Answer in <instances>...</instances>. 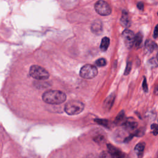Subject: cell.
Masks as SVG:
<instances>
[{"instance_id":"6da1fadb","label":"cell","mask_w":158,"mask_h":158,"mask_svg":"<svg viewBox=\"0 0 158 158\" xmlns=\"http://www.w3.org/2000/svg\"><path fill=\"white\" fill-rule=\"evenodd\" d=\"M42 99L48 104H60L66 100V95L61 91L49 90L43 93Z\"/></svg>"},{"instance_id":"7a4b0ae2","label":"cell","mask_w":158,"mask_h":158,"mask_svg":"<svg viewBox=\"0 0 158 158\" xmlns=\"http://www.w3.org/2000/svg\"><path fill=\"white\" fill-rule=\"evenodd\" d=\"M29 73L33 78L40 80H46L49 77V74L46 69L36 65L31 66L29 70Z\"/></svg>"},{"instance_id":"3957f363","label":"cell","mask_w":158,"mask_h":158,"mask_svg":"<svg viewBox=\"0 0 158 158\" xmlns=\"http://www.w3.org/2000/svg\"><path fill=\"white\" fill-rule=\"evenodd\" d=\"M84 104L78 101H71L68 102L65 106V112L70 115H77L83 111Z\"/></svg>"},{"instance_id":"277c9868","label":"cell","mask_w":158,"mask_h":158,"mask_svg":"<svg viewBox=\"0 0 158 158\" xmlns=\"http://www.w3.org/2000/svg\"><path fill=\"white\" fill-rule=\"evenodd\" d=\"M98 74V69L96 67L91 64H86L81 67L80 75L82 78L86 79H91L95 77Z\"/></svg>"},{"instance_id":"5b68a950","label":"cell","mask_w":158,"mask_h":158,"mask_svg":"<svg viewBox=\"0 0 158 158\" xmlns=\"http://www.w3.org/2000/svg\"><path fill=\"white\" fill-rule=\"evenodd\" d=\"M94 9L96 12L101 15L106 16L110 15L111 13V8L109 4L103 0L97 1L94 5Z\"/></svg>"},{"instance_id":"8992f818","label":"cell","mask_w":158,"mask_h":158,"mask_svg":"<svg viewBox=\"0 0 158 158\" xmlns=\"http://www.w3.org/2000/svg\"><path fill=\"white\" fill-rule=\"evenodd\" d=\"M122 38L127 48L130 49L132 48L133 44H135V36L132 31L130 30H125L122 32Z\"/></svg>"},{"instance_id":"52a82bcc","label":"cell","mask_w":158,"mask_h":158,"mask_svg":"<svg viewBox=\"0 0 158 158\" xmlns=\"http://www.w3.org/2000/svg\"><path fill=\"white\" fill-rule=\"evenodd\" d=\"M107 148L109 151L113 155V156L116 158H123L125 156L124 153H123L120 149L112 146V144H107Z\"/></svg>"},{"instance_id":"ba28073f","label":"cell","mask_w":158,"mask_h":158,"mask_svg":"<svg viewBox=\"0 0 158 158\" xmlns=\"http://www.w3.org/2000/svg\"><path fill=\"white\" fill-rule=\"evenodd\" d=\"M91 31L93 33L96 35H99L102 33V26L101 22L99 20H96L92 23Z\"/></svg>"},{"instance_id":"9c48e42d","label":"cell","mask_w":158,"mask_h":158,"mask_svg":"<svg viewBox=\"0 0 158 158\" xmlns=\"http://www.w3.org/2000/svg\"><path fill=\"white\" fill-rule=\"evenodd\" d=\"M120 23L123 27L126 28H128L130 26V24H131L130 20L128 13L125 11H123L122 16L120 19Z\"/></svg>"},{"instance_id":"30bf717a","label":"cell","mask_w":158,"mask_h":158,"mask_svg":"<svg viewBox=\"0 0 158 158\" xmlns=\"http://www.w3.org/2000/svg\"><path fill=\"white\" fill-rule=\"evenodd\" d=\"M157 45L156 43L151 40H147L145 42V49L147 52L151 53L156 48Z\"/></svg>"},{"instance_id":"8fae6325","label":"cell","mask_w":158,"mask_h":158,"mask_svg":"<svg viewBox=\"0 0 158 158\" xmlns=\"http://www.w3.org/2000/svg\"><path fill=\"white\" fill-rule=\"evenodd\" d=\"M144 148H145L144 143H139L138 144H137L135 148V151L137 154V156H138L139 157L141 156L144 150Z\"/></svg>"},{"instance_id":"7c38bea8","label":"cell","mask_w":158,"mask_h":158,"mask_svg":"<svg viewBox=\"0 0 158 158\" xmlns=\"http://www.w3.org/2000/svg\"><path fill=\"white\" fill-rule=\"evenodd\" d=\"M138 125L137 122L135 121H126L123 124V126L126 130H133L136 128Z\"/></svg>"},{"instance_id":"4fadbf2b","label":"cell","mask_w":158,"mask_h":158,"mask_svg":"<svg viewBox=\"0 0 158 158\" xmlns=\"http://www.w3.org/2000/svg\"><path fill=\"white\" fill-rule=\"evenodd\" d=\"M109 44H110V40H109V38H107V37H104L102 39L101 46H100L101 50L102 51H106L107 49V48H108V47L109 46Z\"/></svg>"},{"instance_id":"5bb4252c","label":"cell","mask_w":158,"mask_h":158,"mask_svg":"<svg viewBox=\"0 0 158 158\" xmlns=\"http://www.w3.org/2000/svg\"><path fill=\"white\" fill-rule=\"evenodd\" d=\"M143 41V35L141 33L139 32L135 35V45L136 48H139L142 43Z\"/></svg>"},{"instance_id":"9a60e30c","label":"cell","mask_w":158,"mask_h":158,"mask_svg":"<svg viewBox=\"0 0 158 158\" xmlns=\"http://www.w3.org/2000/svg\"><path fill=\"white\" fill-rule=\"evenodd\" d=\"M114 101V96H112V95L109 96L104 102V107L109 110V109L112 107Z\"/></svg>"},{"instance_id":"2e32d148","label":"cell","mask_w":158,"mask_h":158,"mask_svg":"<svg viewBox=\"0 0 158 158\" xmlns=\"http://www.w3.org/2000/svg\"><path fill=\"white\" fill-rule=\"evenodd\" d=\"M106 60L104 58H100L99 59H98L96 62H95V64L98 67H103V66H105L106 65Z\"/></svg>"},{"instance_id":"e0dca14e","label":"cell","mask_w":158,"mask_h":158,"mask_svg":"<svg viewBox=\"0 0 158 158\" xmlns=\"http://www.w3.org/2000/svg\"><path fill=\"white\" fill-rule=\"evenodd\" d=\"M100 158H114V157L109 151H102L100 154Z\"/></svg>"},{"instance_id":"ac0fdd59","label":"cell","mask_w":158,"mask_h":158,"mask_svg":"<svg viewBox=\"0 0 158 158\" xmlns=\"http://www.w3.org/2000/svg\"><path fill=\"white\" fill-rule=\"evenodd\" d=\"M149 64L151 67H156L158 65V60L157 59L152 58L148 62Z\"/></svg>"},{"instance_id":"d6986e66","label":"cell","mask_w":158,"mask_h":158,"mask_svg":"<svg viewBox=\"0 0 158 158\" xmlns=\"http://www.w3.org/2000/svg\"><path fill=\"white\" fill-rule=\"evenodd\" d=\"M151 129L152 130V133L154 136L158 135V125L156 123H153L151 126Z\"/></svg>"},{"instance_id":"ffe728a7","label":"cell","mask_w":158,"mask_h":158,"mask_svg":"<svg viewBox=\"0 0 158 158\" xmlns=\"http://www.w3.org/2000/svg\"><path fill=\"white\" fill-rule=\"evenodd\" d=\"M131 69V63L130 62H127V67H126V69H125L124 74H125V75L129 74V73H130Z\"/></svg>"},{"instance_id":"44dd1931","label":"cell","mask_w":158,"mask_h":158,"mask_svg":"<svg viewBox=\"0 0 158 158\" xmlns=\"http://www.w3.org/2000/svg\"><path fill=\"white\" fill-rule=\"evenodd\" d=\"M143 89L144 90V92H148V85H147V82H146V79L145 77H144V79H143Z\"/></svg>"},{"instance_id":"7402d4cb","label":"cell","mask_w":158,"mask_h":158,"mask_svg":"<svg viewBox=\"0 0 158 158\" xmlns=\"http://www.w3.org/2000/svg\"><path fill=\"white\" fill-rule=\"evenodd\" d=\"M153 37L154 39H156L158 38V24L155 27L154 33H153Z\"/></svg>"},{"instance_id":"603a6c76","label":"cell","mask_w":158,"mask_h":158,"mask_svg":"<svg viewBox=\"0 0 158 158\" xmlns=\"http://www.w3.org/2000/svg\"><path fill=\"white\" fill-rule=\"evenodd\" d=\"M124 115H124V112L122 111V112L118 115V116H117V120H118V121L122 120V119L123 118V117H124Z\"/></svg>"},{"instance_id":"cb8c5ba5","label":"cell","mask_w":158,"mask_h":158,"mask_svg":"<svg viewBox=\"0 0 158 158\" xmlns=\"http://www.w3.org/2000/svg\"><path fill=\"white\" fill-rule=\"evenodd\" d=\"M137 7L139 9V10H143L144 9V4L143 2H139L138 4H137Z\"/></svg>"},{"instance_id":"d4e9b609","label":"cell","mask_w":158,"mask_h":158,"mask_svg":"<svg viewBox=\"0 0 158 158\" xmlns=\"http://www.w3.org/2000/svg\"><path fill=\"white\" fill-rule=\"evenodd\" d=\"M154 94L158 95V85L155 86L154 90Z\"/></svg>"},{"instance_id":"484cf974","label":"cell","mask_w":158,"mask_h":158,"mask_svg":"<svg viewBox=\"0 0 158 158\" xmlns=\"http://www.w3.org/2000/svg\"><path fill=\"white\" fill-rule=\"evenodd\" d=\"M157 60H158V53H157Z\"/></svg>"},{"instance_id":"4316f807","label":"cell","mask_w":158,"mask_h":158,"mask_svg":"<svg viewBox=\"0 0 158 158\" xmlns=\"http://www.w3.org/2000/svg\"><path fill=\"white\" fill-rule=\"evenodd\" d=\"M157 15H158V12H157Z\"/></svg>"}]
</instances>
